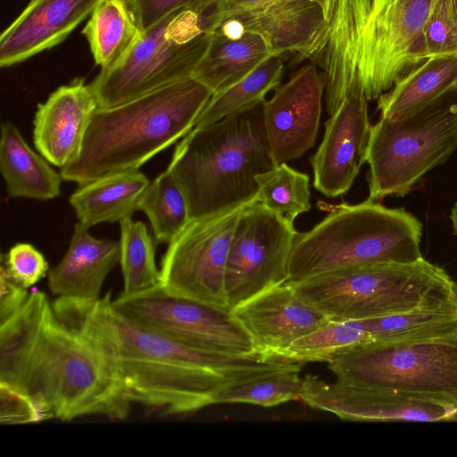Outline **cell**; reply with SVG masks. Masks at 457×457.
Masks as SVG:
<instances>
[{"mask_svg": "<svg viewBox=\"0 0 457 457\" xmlns=\"http://www.w3.org/2000/svg\"><path fill=\"white\" fill-rule=\"evenodd\" d=\"M120 264L123 277L122 295L153 288L161 282L155 262V240L146 225L127 218L120 222Z\"/></svg>", "mask_w": 457, "mask_h": 457, "instance_id": "30", "label": "cell"}, {"mask_svg": "<svg viewBox=\"0 0 457 457\" xmlns=\"http://www.w3.org/2000/svg\"><path fill=\"white\" fill-rule=\"evenodd\" d=\"M149 183L139 170L116 172L79 185L69 202L78 222L88 228L102 222H120L138 211Z\"/></svg>", "mask_w": 457, "mask_h": 457, "instance_id": "23", "label": "cell"}, {"mask_svg": "<svg viewBox=\"0 0 457 457\" xmlns=\"http://www.w3.org/2000/svg\"><path fill=\"white\" fill-rule=\"evenodd\" d=\"M0 382L29 395L48 420H120L131 406L97 345L38 290L0 322Z\"/></svg>", "mask_w": 457, "mask_h": 457, "instance_id": "2", "label": "cell"}, {"mask_svg": "<svg viewBox=\"0 0 457 457\" xmlns=\"http://www.w3.org/2000/svg\"><path fill=\"white\" fill-rule=\"evenodd\" d=\"M120 262V245L100 239L77 222L60 262L48 271V287L59 298L97 302L103 284Z\"/></svg>", "mask_w": 457, "mask_h": 457, "instance_id": "21", "label": "cell"}, {"mask_svg": "<svg viewBox=\"0 0 457 457\" xmlns=\"http://www.w3.org/2000/svg\"><path fill=\"white\" fill-rule=\"evenodd\" d=\"M1 423L24 424L48 420L43 409L27 394L0 382Z\"/></svg>", "mask_w": 457, "mask_h": 457, "instance_id": "35", "label": "cell"}, {"mask_svg": "<svg viewBox=\"0 0 457 457\" xmlns=\"http://www.w3.org/2000/svg\"><path fill=\"white\" fill-rule=\"evenodd\" d=\"M220 0H127L141 29L145 31L169 13L196 4H215Z\"/></svg>", "mask_w": 457, "mask_h": 457, "instance_id": "36", "label": "cell"}, {"mask_svg": "<svg viewBox=\"0 0 457 457\" xmlns=\"http://www.w3.org/2000/svg\"><path fill=\"white\" fill-rule=\"evenodd\" d=\"M454 2H455V4H456V7H457V0H454Z\"/></svg>", "mask_w": 457, "mask_h": 457, "instance_id": "40", "label": "cell"}, {"mask_svg": "<svg viewBox=\"0 0 457 457\" xmlns=\"http://www.w3.org/2000/svg\"><path fill=\"white\" fill-rule=\"evenodd\" d=\"M99 104L83 79L59 87L37 105L33 120V143L52 165L61 169L79 152Z\"/></svg>", "mask_w": 457, "mask_h": 457, "instance_id": "19", "label": "cell"}, {"mask_svg": "<svg viewBox=\"0 0 457 457\" xmlns=\"http://www.w3.org/2000/svg\"><path fill=\"white\" fill-rule=\"evenodd\" d=\"M426 59L457 56V7L454 0H433L423 27Z\"/></svg>", "mask_w": 457, "mask_h": 457, "instance_id": "33", "label": "cell"}, {"mask_svg": "<svg viewBox=\"0 0 457 457\" xmlns=\"http://www.w3.org/2000/svg\"><path fill=\"white\" fill-rule=\"evenodd\" d=\"M456 148L457 89L403 118H380L367 149L369 199L404 196Z\"/></svg>", "mask_w": 457, "mask_h": 457, "instance_id": "9", "label": "cell"}, {"mask_svg": "<svg viewBox=\"0 0 457 457\" xmlns=\"http://www.w3.org/2000/svg\"><path fill=\"white\" fill-rule=\"evenodd\" d=\"M294 223L253 200L246 204L232 236L225 273L231 311L258 294L287 281Z\"/></svg>", "mask_w": 457, "mask_h": 457, "instance_id": "13", "label": "cell"}, {"mask_svg": "<svg viewBox=\"0 0 457 457\" xmlns=\"http://www.w3.org/2000/svg\"><path fill=\"white\" fill-rule=\"evenodd\" d=\"M370 343L362 320L329 319L295 339L277 357L300 364H328L353 349Z\"/></svg>", "mask_w": 457, "mask_h": 457, "instance_id": "27", "label": "cell"}, {"mask_svg": "<svg viewBox=\"0 0 457 457\" xmlns=\"http://www.w3.org/2000/svg\"><path fill=\"white\" fill-rule=\"evenodd\" d=\"M0 170L10 197L47 201L60 195L63 179L60 172L27 144L10 121L1 126Z\"/></svg>", "mask_w": 457, "mask_h": 457, "instance_id": "24", "label": "cell"}, {"mask_svg": "<svg viewBox=\"0 0 457 457\" xmlns=\"http://www.w3.org/2000/svg\"><path fill=\"white\" fill-rule=\"evenodd\" d=\"M1 265L19 285L29 289L45 278L48 263L41 252L29 243H18L2 254Z\"/></svg>", "mask_w": 457, "mask_h": 457, "instance_id": "34", "label": "cell"}, {"mask_svg": "<svg viewBox=\"0 0 457 457\" xmlns=\"http://www.w3.org/2000/svg\"><path fill=\"white\" fill-rule=\"evenodd\" d=\"M272 55L262 36L224 23L212 33L192 77L213 95L236 84Z\"/></svg>", "mask_w": 457, "mask_h": 457, "instance_id": "22", "label": "cell"}, {"mask_svg": "<svg viewBox=\"0 0 457 457\" xmlns=\"http://www.w3.org/2000/svg\"><path fill=\"white\" fill-rule=\"evenodd\" d=\"M454 89H457V56L428 58L380 96L377 109L380 118L401 119Z\"/></svg>", "mask_w": 457, "mask_h": 457, "instance_id": "25", "label": "cell"}, {"mask_svg": "<svg viewBox=\"0 0 457 457\" xmlns=\"http://www.w3.org/2000/svg\"><path fill=\"white\" fill-rule=\"evenodd\" d=\"M255 200L290 222L311 209L310 178L286 162L255 177Z\"/></svg>", "mask_w": 457, "mask_h": 457, "instance_id": "31", "label": "cell"}, {"mask_svg": "<svg viewBox=\"0 0 457 457\" xmlns=\"http://www.w3.org/2000/svg\"><path fill=\"white\" fill-rule=\"evenodd\" d=\"M245 204L190 220L168 244L160 265V284L168 294L231 312L225 286L226 265L237 221Z\"/></svg>", "mask_w": 457, "mask_h": 457, "instance_id": "11", "label": "cell"}, {"mask_svg": "<svg viewBox=\"0 0 457 457\" xmlns=\"http://www.w3.org/2000/svg\"><path fill=\"white\" fill-rule=\"evenodd\" d=\"M281 57L270 56L236 84L213 94L198 116L195 127L211 125L264 102L266 95L279 86L284 72Z\"/></svg>", "mask_w": 457, "mask_h": 457, "instance_id": "28", "label": "cell"}, {"mask_svg": "<svg viewBox=\"0 0 457 457\" xmlns=\"http://www.w3.org/2000/svg\"><path fill=\"white\" fill-rule=\"evenodd\" d=\"M299 400L309 407L351 421H451L457 408L392 391L359 386L318 377L303 378Z\"/></svg>", "mask_w": 457, "mask_h": 457, "instance_id": "14", "label": "cell"}, {"mask_svg": "<svg viewBox=\"0 0 457 457\" xmlns=\"http://www.w3.org/2000/svg\"><path fill=\"white\" fill-rule=\"evenodd\" d=\"M123 316L178 343L234 355L260 353L232 312L168 294L160 285L112 300Z\"/></svg>", "mask_w": 457, "mask_h": 457, "instance_id": "12", "label": "cell"}, {"mask_svg": "<svg viewBox=\"0 0 457 457\" xmlns=\"http://www.w3.org/2000/svg\"><path fill=\"white\" fill-rule=\"evenodd\" d=\"M301 368L225 386L215 397L214 404L250 403L272 407L298 399L303 386Z\"/></svg>", "mask_w": 457, "mask_h": 457, "instance_id": "32", "label": "cell"}, {"mask_svg": "<svg viewBox=\"0 0 457 457\" xmlns=\"http://www.w3.org/2000/svg\"><path fill=\"white\" fill-rule=\"evenodd\" d=\"M101 71L120 62L142 31L127 0H101L82 30Z\"/></svg>", "mask_w": 457, "mask_h": 457, "instance_id": "26", "label": "cell"}, {"mask_svg": "<svg viewBox=\"0 0 457 457\" xmlns=\"http://www.w3.org/2000/svg\"><path fill=\"white\" fill-rule=\"evenodd\" d=\"M325 88L324 73L307 64L264 101V128L275 165L297 159L314 145Z\"/></svg>", "mask_w": 457, "mask_h": 457, "instance_id": "15", "label": "cell"}, {"mask_svg": "<svg viewBox=\"0 0 457 457\" xmlns=\"http://www.w3.org/2000/svg\"><path fill=\"white\" fill-rule=\"evenodd\" d=\"M231 312L252 337L257 352L274 357L329 320L302 299L288 283L272 287Z\"/></svg>", "mask_w": 457, "mask_h": 457, "instance_id": "18", "label": "cell"}, {"mask_svg": "<svg viewBox=\"0 0 457 457\" xmlns=\"http://www.w3.org/2000/svg\"><path fill=\"white\" fill-rule=\"evenodd\" d=\"M0 322H2L23 305L29 292L15 282L2 265L0 266Z\"/></svg>", "mask_w": 457, "mask_h": 457, "instance_id": "37", "label": "cell"}, {"mask_svg": "<svg viewBox=\"0 0 457 457\" xmlns=\"http://www.w3.org/2000/svg\"><path fill=\"white\" fill-rule=\"evenodd\" d=\"M101 0H31L0 37V65L8 67L61 43Z\"/></svg>", "mask_w": 457, "mask_h": 457, "instance_id": "20", "label": "cell"}, {"mask_svg": "<svg viewBox=\"0 0 457 457\" xmlns=\"http://www.w3.org/2000/svg\"><path fill=\"white\" fill-rule=\"evenodd\" d=\"M263 104L211 125L194 127L177 144L167 170L184 193L190 220L255 200V177L275 166L265 133Z\"/></svg>", "mask_w": 457, "mask_h": 457, "instance_id": "5", "label": "cell"}, {"mask_svg": "<svg viewBox=\"0 0 457 457\" xmlns=\"http://www.w3.org/2000/svg\"><path fill=\"white\" fill-rule=\"evenodd\" d=\"M371 126L367 98L346 96L325 122L322 141L310 159L316 190L328 197L349 191L366 162Z\"/></svg>", "mask_w": 457, "mask_h": 457, "instance_id": "16", "label": "cell"}, {"mask_svg": "<svg viewBox=\"0 0 457 457\" xmlns=\"http://www.w3.org/2000/svg\"><path fill=\"white\" fill-rule=\"evenodd\" d=\"M215 4L178 9L143 31L120 62L101 71L90 83L99 107L115 106L192 77L214 32L209 15Z\"/></svg>", "mask_w": 457, "mask_h": 457, "instance_id": "8", "label": "cell"}, {"mask_svg": "<svg viewBox=\"0 0 457 457\" xmlns=\"http://www.w3.org/2000/svg\"><path fill=\"white\" fill-rule=\"evenodd\" d=\"M138 211L146 215L156 245H168L190 220L184 193L167 169L150 181L140 198Z\"/></svg>", "mask_w": 457, "mask_h": 457, "instance_id": "29", "label": "cell"}, {"mask_svg": "<svg viewBox=\"0 0 457 457\" xmlns=\"http://www.w3.org/2000/svg\"><path fill=\"white\" fill-rule=\"evenodd\" d=\"M57 315L85 333L105 356L131 405L187 414L214 404L225 386L301 367L262 353L234 355L178 343L130 320L112 305L57 297Z\"/></svg>", "mask_w": 457, "mask_h": 457, "instance_id": "1", "label": "cell"}, {"mask_svg": "<svg viewBox=\"0 0 457 457\" xmlns=\"http://www.w3.org/2000/svg\"><path fill=\"white\" fill-rule=\"evenodd\" d=\"M275 0H220L210 11L213 30L241 14L264 7Z\"/></svg>", "mask_w": 457, "mask_h": 457, "instance_id": "38", "label": "cell"}, {"mask_svg": "<svg viewBox=\"0 0 457 457\" xmlns=\"http://www.w3.org/2000/svg\"><path fill=\"white\" fill-rule=\"evenodd\" d=\"M212 96L188 77L95 112L78 154L60 169L79 185L139 168L186 136Z\"/></svg>", "mask_w": 457, "mask_h": 457, "instance_id": "4", "label": "cell"}, {"mask_svg": "<svg viewBox=\"0 0 457 457\" xmlns=\"http://www.w3.org/2000/svg\"><path fill=\"white\" fill-rule=\"evenodd\" d=\"M335 6L336 0H275L225 23L262 36L273 55L289 53L303 60L324 49Z\"/></svg>", "mask_w": 457, "mask_h": 457, "instance_id": "17", "label": "cell"}, {"mask_svg": "<svg viewBox=\"0 0 457 457\" xmlns=\"http://www.w3.org/2000/svg\"><path fill=\"white\" fill-rule=\"evenodd\" d=\"M292 286L328 319L361 320L421 307L457 308V283L424 258L345 268Z\"/></svg>", "mask_w": 457, "mask_h": 457, "instance_id": "7", "label": "cell"}, {"mask_svg": "<svg viewBox=\"0 0 457 457\" xmlns=\"http://www.w3.org/2000/svg\"><path fill=\"white\" fill-rule=\"evenodd\" d=\"M328 369L345 383L457 408V327L432 337L367 344Z\"/></svg>", "mask_w": 457, "mask_h": 457, "instance_id": "10", "label": "cell"}, {"mask_svg": "<svg viewBox=\"0 0 457 457\" xmlns=\"http://www.w3.org/2000/svg\"><path fill=\"white\" fill-rule=\"evenodd\" d=\"M323 205L329 211L327 216L309 231L296 234L287 283L349 267L423 258L422 223L404 208H389L369 198L356 204Z\"/></svg>", "mask_w": 457, "mask_h": 457, "instance_id": "6", "label": "cell"}, {"mask_svg": "<svg viewBox=\"0 0 457 457\" xmlns=\"http://www.w3.org/2000/svg\"><path fill=\"white\" fill-rule=\"evenodd\" d=\"M450 220L452 222L453 234L457 236V201L454 203L453 206L451 209L450 212Z\"/></svg>", "mask_w": 457, "mask_h": 457, "instance_id": "39", "label": "cell"}, {"mask_svg": "<svg viewBox=\"0 0 457 457\" xmlns=\"http://www.w3.org/2000/svg\"><path fill=\"white\" fill-rule=\"evenodd\" d=\"M433 0H336L318 57L326 79L327 112L352 94L377 100L426 61L423 27Z\"/></svg>", "mask_w": 457, "mask_h": 457, "instance_id": "3", "label": "cell"}]
</instances>
